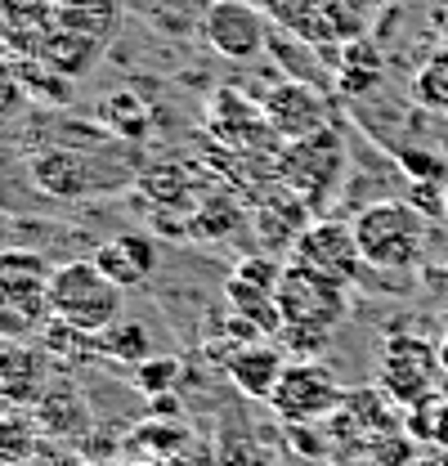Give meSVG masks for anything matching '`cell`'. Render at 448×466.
<instances>
[{"label": "cell", "mask_w": 448, "mask_h": 466, "mask_svg": "<svg viewBox=\"0 0 448 466\" xmlns=\"http://www.w3.org/2000/svg\"><path fill=\"white\" fill-rule=\"evenodd\" d=\"M251 5L265 9V18H270L279 32L305 41V46H328V41H336L332 18H328V5H323V0H251Z\"/></svg>", "instance_id": "17"}, {"label": "cell", "mask_w": 448, "mask_h": 466, "mask_svg": "<svg viewBox=\"0 0 448 466\" xmlns=\"http://www.w3.org/2000/svg\"><path fill=\"white\" fill-rule=\"evenodd\" d=\"M444 216H448V193H444Z\"/></svg>", "instance_id": "39"}, {"label": "cell", "mask_w": 448, "mask_h": 466, "mask_svg": "<svg viewBox=\"0 0 448 466\" xmlns=\"http://www.w3.org/2000/svg\"><path fill=\"white\" fill-rule=\"evenodd\" d=\"M207 126L229 148H270V153H282L274 126L265 121V108L251 104L242 90H229V86L216 90L211 108H207Z\"/></svg>", "instance_id": "10"}, {"label": "cell", "mask_w": 448, "mask_h": 466, "mask_svg": "<svg viewBox=\"0 0 448 466\" xmlns=\"http://www.w3.org/2000/svg\"><path fill=\"white\" fill-rule=\"evenodd\" d=\"M179 381V359L175 354H153V359H144L139 368H135V386L144 390V395H170V386Z\"/></svg>", "instance_id": "32"}, {"label": "cell", "mask_w": 448, "mask_h": 466, "mask_svg": "<svg viewBox=\"0 0 448 466\" xmlns=\"http://www.w3.org/2000/svg\"><path fill=\"white\" fill-rule=\"evenodd\" d=\"M99 359H112V363H126L130 372L144 363V359H153V337H148V328L139 323V319H117L112 328L99 332Z\"/></svg>", "instance_id": "19"}, {"label": "cell", "mask_w": 448, "mask_h": 466, "mask_svg": "<svg viewBox=\"0 0 448 466\" xmlns=\"http://www.w3.org/2000/svg\"><path fill=\"white\" fill-rule=\"evenodd\" d=\"M99 121H104L108 130H117V135H126V139H144L148 126H153V108H148L144 99L117 90V95H108V99L99 104Z\"/></svg>", "instance_id": "25"}, {"label": "cell", "mask_w": 448, "mask_h": 466, "mask_svg": "<svg viewBox=\"0 0 448 466\" xmlns=\"http://www.w3.org/2000/svg\"><path fill=\"white\" fill-rule=\"evenodd\" d=\"M440 377H444L440 346H431L422 337H408V332H394L382 346V390L394 404L417 408L422 400L440 395Z\"/></svg>", "instance_id": "5"}, {"label": "cell", "mask_w": 448, "mask_h": 466, "mask_svg": "<svg viewBox=\"0 0 448 466\" xmlns=\"http://www.w3.org/2000/svg\"><path fill=\"white\" fill-rule=\"evenodd\" d=\"M41 350H46V359H55L58 368H76V363L99 359V337H90V332H81L72 323L50 319L46 332H41Z\"/></svg>", "instance_id": "21"}, {"label": "cell", "mask_w": 448, "mask_h": 466, "mask_svg": "<svg viewBox=\"0 0 448 466\" xmlns=\"http://www.w3.org/2000/svg\"><path fill=\"white\" fill-rule=\"evenodd\" d=\"M440 368H444V377H448V332L440 337Z\"/></svg>", "instance_id": "38"}, {"label": "cell", "mask_w": 448, "mask_h": 466, "mask_svg": "<svg viewBox=\"0 0 448 466\" xmlns=\"http://www.w3.org/2000/svg\"><path fill=\"white\" fill-rule=\"evenodd\" d=\"M32 466H90V462H81V458H67V453H41Z\"/></svg>", "instance_id": "36"}, {"label": "cell", "mask_w": 448, "mask_h": 466, "mask_svg": "<svg viewBox=\"0 0 448 466\" xmlns=\"http://www.w3.org/2000/svg\"><path fill=\"white\" fill-rule=\"evenodd\" d=\"M50 314L58 323H72V328L99 337L104 328L121 319V288L95 260L58 265L55 279H50Z\"/></svg>", "instance_id": "3"}, {"label": "cell", "mask_w": 448, "mask_h": 466, "mask_svg": "<svg viewBox=\"0 0 448 466\" xmlns=\"http://www.w3.org/2000/svg\"><path fill=\"white\" fill-rule=\"evenodd\" d=\"M55 5H58V0H55Z\"/></svg>", "instance_id": "40"}, {"label": "cell", "mask_w": 448, "mask_h": 466, "mask_svg": "<svg viewBox=\"0 0 448 466\" xmlns=\"http://www.w3.org/2000/svg\"><path fill=\"white\" fill-rule=\"evenodd\" d=\"M32 417H36V426L46 435H81L90 426V412L72 390H55V395L46 390V400L32 408Z\"/></svg>", "instance_id": "23"}, {"label": "cell", "mask_w": 448, "mask_h": 466, "mask_svg": "<svg viewBox=\"0 0 448 466\" xmlns=\"http://www.w3.org/2000/svg\"><path fill=\"white\" fill-rule=\"evenodd\" d=\"M41 458V426L32 412L14 408L0 417V466H32Z\"/></svg>", "instance_id": "20"}, {"label": "cell", "mask_w": 448, "mask_h": 466, "mask_svg": "<svg viewBox=\"0 0 448 466\" xmlns=\"http://www.w3.org/2000/svg\"><path fill=\"white\" fill-rule=\"evenodd\" d=\"M18 72H23L27 99H50V104H67L72 99V76H63L46 58H18Z\"/></svg>", "instance_id": "29"}, {"label": "cell", "mask_w": 448, "mask_h": 466, "mask_svg": "<svg viewBox=\"0 0 448 466\" xmlns=\"http://www.w3.org/2000/svg\"><path fill=\"white\" fill-rule=\"evenodd\" d=\"M224 368H229V381L247 395V400H274V390H279L282 372H287V350L274 341H247V346H233L229 350V359H224Z\"/></svg>", "instance_id": "13"}, {"label": "cell", "mask_w": 448, "mask_h": 466, "mask_svg": "<svg viewBox=\"0 0 448 466\" xmlns=\"http://www.w3.org/2000/svg\"><path fill=\"white\" fill-rule=\"evenodd\" d=\"M305 216H310V202H305L296 188H287L282 179L274 188H265V193H260V207H256V225L265 233V247H274V242L296 247V238L310 229Z\"/></svg>", "instance_id": "16"}, {"label": "cell", "mask_w": 448, "mask_h": 466, "mask_svg": "<svg viewBox=\"0 0 448 466\" xmlns=\"http://www.w3.org/2000/svg\"><path fill=\"white\" fill-rule=\"evenodd\" d=\"M412 99L431 113L448 116V46H440L412 76Z\"/></svg>", "instance_id": "28"}, {"label": "cell", "mask_w": 448, "mask_h": 466, "mask_svg": "<svg viewBox=\"0 0 448 466\" xmlns=\"http://www.w3.org/2000/svg\"><path fill=\"white\" fill-rule=\"evenodd\" d=\"M328 337H332V332H319V328H291V323H287L274 341H279L282 350H291V354H300V359H323Z\"/></svg>", "instance_id": "34"}, {"label": "cell", "mask_w": 448, "mask_h": 466, "mask_svg": "<svg viewBox=\"0 0 448 466\" xmlns=\"http://www.w3.org/2000/svg\"><path fill=\"white\" fill-rule=\"evenodd\" d=\"M412 466H448V449H431V453H422Z\"/></svg>", "instance_id": "37"}, {"label": "cell", "mask_w": 448, "mask_h": 466, "mask_svg": "<svg viewBox=\"0 0 448 466\" xmlns=\"http://www.w3.org/2000/svg\"><path fill=\"white\" fill-rule=\"evenodd\" d=\"M99 41H90V36H76V32H63L58 27L55 41H50V50H46V63L58 67L63 76H81V72H90L95 67V58H99Z\"/></svg>", "instance_id": "27"}, {"label": "cell", "mask_w": 448, "mask_h": 466, "mask_svg": "<svg viewBox=\"0 0 448 466\" xmlns=\"http://www.w3.org/2000/svg\"><path fill=\"white\" fill-rule=\"evenodd\" d=\"M202 32H207L211 50L233 58V63H247L270 46V18L251 0H211Z\"/></svg>", "instance_id": "9"}, {"label": "cell", "mask_w": 448, "mask_h": 466, "mask_svg": "<svg viewBox=\"0 0 448 466\" xmlns=\"http://www.w3.org/2000/svg\"><path fill=\"white\" fill-rule=\"evenodd\" d=\"M354 238L363 247V260L368 269H386L399 274L408 265L422 260V242H426V216L403 198H386V202H372L354 216Z\"/></svg>", "instance_id": "2"}, {"label": "cell", "mask_w": 448, "mask_h": 466, "mask_svg": "<svg viewBox=\"0 0 448 466\" xmlns=\"http://www.w3.org/2000/svg\"><path fill=\"white\" fill-rule=\"evenodd\" d=\"M188 188V179L179 167H162V171H148L144 175V193L148 198H158V202H170V198H179Z\"/></svg>", "instance_id": "35"}, {"label": "cell", "mask_w": 448, "mask_h": 466, "mask_svg": "<svg viewBox=\"0 0 448 466\" xmlns=\"http://www.w3.org/2000/svg\"><path fill=\"white\" fill-rule=\"evenodd\" d=\"M279 314H282V328H319V332H332L336 323L345 319V283H336L328 274L291 260L282 265V279H279Z\"/></svg>", "instance_id": "4"}, {"label": "cell", "mask_w": 448, "mask_h": 466, "mask_svg": "<svg viewBox=\"0 0 448 466\" xmlns=\"http://www.w3.org/2000/svg\"><path fill=\"white\" fill-rule=\"evenodd\" d=\"M291 260H300V265L328 274V279L345 283V288L368 269L363 247H359V238H354V225H341V220H314L310 229L296 238Z\"/></svg>", "instance_id": "8"}, {"label": "cell", "mask_w": 448, "mask_h": 466, "mask_svg": "<svg viewBox=\"0 0 448 466\" xmlns=\"http://www.w3.org/2000/svg\"><path fill=\"white\" fill-rule=\"evenodd\" d=\"M32 179H36L46 193H55V198H76V193H86V184H90L86 167H81L72 153L36 157V162H32Z\"/></svg>", "instance_id": "24"}, {"label": "cell", "mask_w": 448, "mask_h": 466, "mask_svg": "<svg viewBox=\"0 0 448 466\" xmlns=\"http://www.w3.org/2000/svg\"><path fill=\"white\" fill-rule=\"evenodd\" d=\"M403 431L417 440V444H431V449H448V400L444 395H431L417 408L403 412Z\"/></svg>", "instance_id": "26"}, {"label": "cell", "mask_w": 448, "mask_h": 466, "mask_svg": "<svg viewBox=\"0 0 448 466\" xmlns=\"http://www.w3.org/2000/svg\"><path fill=\"white\" fill-rule=\"evenodd\" d=\"M50 260L27 247H0V341H32L50 314Z\"/></svg>", "instance_id": "1"}, {"label": "cell", "mask_w": 448, "mask_h": 466, "mask_svg": "<svg viewBox=\"0 0 448 466\" xmlns=\"http://www.w3.org/2000/svg\"><path fill=\"white\" fill-rule=\"evenodd\" d=\"M382 81V55L372 50V41H345V50H341V67H336V86L345 90V95H363L368 86H377Z\"/></svg>", "instance_id": "22"}, {"label": "cell", "mask_w": 448, "mask_h": 466, "mask_svg": "<svg viewBox=\"0 0 448 466\" xmlns=\"http://www.w3.org/2000/svg\"><path fill=\"white\" fill-rule=\"evenodd\" d=\"M323 5H328L336 41H359V36L368 32L372 9H377V0H323Z\"/></svg>", "instance_id": "31"}, {"label": "cell", "mask_w": 448, "mask_h": 466, "mask_svg": "<svg viewBox=\"0 0 448 466\" xmlns=\"http://www.w3.org/2000/svg\"><path fill=\"white\" fill-rule=\"evenodd\" d=\"M394 162H399V171L408 175V184H448V162L440 153H431V148H417V144L394 148Z\"/></svg>", "instance_id": "30"}, {"label": "cell", "mask_w": 448, "mask_h": 466, "mask_svg": "<svg viewBox=\"0 0 448 466\" xmlns=\"http://www.w3.org/2000/svg\"><path fill=\"white\" fill-rule=\"evenodd\" d=\"M46 350L27 341H0V400L9 408H36L46 400Z\"/></svg>", "instance_id": "14"}, {"label": "cell", "mask_w": 448, "mask_h": 466, "mask_svg": "<svg viewBox=\"0 0 448 466\" xmlns=\"http://www.w3.org/2000/svg\"><path fill=\"white\" fill-rule=\"evenodd\" d=\"M345 395H350V390L336 381V372L328 363L300 359V363H287V372H282L270 408L279 412L287 426H310V421L332 417L336 408L345 404Z\"/></svg>", "instance_id": "6"}, {"label": "cell", "mask_w": 448, "mask_h": 466, "mask_svg": "<svg viewBox=\"0 0 448 466\" xmlns=\"http://www.w3.org/2000/svg\"><path fill=\"white\" fill-rule=\"evenodd\" d=\"M274 175L287 188H296L310 207H323L328 193L336 188V175H341V135L319 130L310 139L282 144V153L274 157Z\"/></svg>", "instance_id": "7"}, {"label": "cell", "mask_w": 448, "mask_h": 466, "mask_svg": "<svg viewBox=\"0 0 448 466\" xmlns=\"http://www.w3.org/2000/svg\"><path fill=\"white\" fill-rule=\"evenodd\" d=\"M95 265L108 274L117 288H144L158 274V242L148 233H117L95 251Z\"/></svg>", "instance_id": "15"}, {"label": "cell", "mask_w": 448, "mask_h": 466, "mask_svg": "<svg viewBox=\"0 0 448 466\" xmlns=\"http://www.w3.org/2000/svg\"><path fill=\"white\" fill-rule=\"evenodd\" d=\"M265 121L274 126L279 139H310L319 130H332V116H328V99L310 86V81H282L265 95Z\"/></svg>", "instance_id": "11"}, {"label": "cell", "mask_w": 448, "mask_h": 466, "mask_svg": "<svg viewBox=\"0 0 448 466\" xmlns=\"http://www.w3.org/2000/svg\"><path fill=\"white\" fill-rule=\"evenodd\" d=\"M27 104V86H23V72H18V58L0 55V121L23 113Z\"/></svg>", "instance_id": "33"}, {"label": "cell", "mask_w": 448, "mask_h": 466, "mask_svg": "<svg viewBox=\"0 0 448 466\" xmlns=\"http://www.w3.org/2000/svg\"><path fill=\"white\" fill-rule=\"evenodd\" d=\"M55 32V0H0V46L9 58H46Z\"/></svg>", "instance_id": "12"}, {"label": "cell", "mask_w": 448, "mask_h": 466, "mask_svg": "<svg viewBox=\"0 0 448 466\" xmlns=\"http://www.w3.org/2000/svg\"><path fill=\"white\" fill-rule=\"evenodd\" d=\"M117 0H58V27L90 36L99 46H108V36L117 32Z\"/></svg>", "instance_id": "18"}]
</instances>
